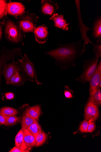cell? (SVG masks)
<instances>
[{
    "instance_id": "cell-24",
    "label": "cell",
    "mask_w": 101,
    "mask_h": 152,
    "mask_svg": "<svg viewBox=\"0 0 101 152\" xmlns=\"http://www.w3.org/2000/svg\"><path fill=\"white\" fill-rule=\"evenodd\" d=\"M34 136L42 131L37 121L26 128Z\"/></svg>"
},
{
    "instance_id": "cell-23",
    "label": "cell",
    "mask_w": 101,
    "mask_h": 152,
    "mask_svg": "<svg viewBox=\"0 0 101 152\" xmlns=\"http://www.w3.org/2000/svg\"><path fill=\"white\" fill-rule=\"evenodd\" d=\"M37 121L35 119L25 114L22 118V128L26 129Z\"/></svg>"
},
{
    "instance_id": "cell-16",
    "label": "cell",
    "mask_w": 101,
    "mask_h": 152,
    "mask_svg": "<svg viewBox=\"0 0 101 152\" xmlns=\"http://www.w3.org/2000/svg\"><path fill=\"white\" fill-rule=\"evenodd\" d=\"M26 80L23 74L18 73L14 75L10 78L8 85L19 86L23 85Z\"/></svg>"
},
{
    "instance_id": "cell-7",
    "label": "cell",
    "mask_w": 101,
    "mask_h": 152,
    "mask_svg": "<svg viewBox=\"0 0 101 152\" xmlns=\"http://www.w3.org/2000/svg\"><path fill=\"white\" fill-rule=\"evenodd\" d=\"M15 58L12 59L11 62L7 64L2 71L7 85L10 78L14 75L21 72V60L18 59V61H14Z\"/></svg>"
},
{
    "instance_id": "cell-1",
    "label": "cell",
    "mask_w": 101,
    "mask_h": 152,
    "mask_svg": "<svg viewBox=\"0 0 101 152\" xmlns=\"http://www.w3.org/2000/svg\"><path fill=\"white\" fill-rule=\"evenodd\" d=\"M81 41L71 43L58 45L56 49L45 52L44 54L55 60L54 65L59 66L62 70H68L76 67V61L85 54V48H83Z\"/></svg>"
},
{
    "instance_id": "cell-22",
    "label": "cell",
    "mask_w": 101,
    "mask_h": 152,
    "mask_svg": "<svg viewBox=\"0 0 101 152\" xmlns=\"http://www.w3.org/2000/svg\"><path fill=\"white\" fill-rule=\"evenodd\" d=\"M18 113L17 110L12 107H5L0 109V114L6 116H15Z\"/></svg>"
},
{
    "instance_id": "cell-8",
    "label": "cell",
    "mask_w": 101,
    "mask_h": 152,
    "mask_svg": "<svg viewBox=\"0 0 101 152\" xmlns=\"http://www.w3.org/2000/svg\"><path fill=\"white\" fill-rule=\"evenodd\" d=\"M75 4L76 5L78 20V26L79 27L80 30L81 35V41L84 40V42L83 47V48H84L86 45L89 44H92L93 46L94 45L92 43L86 35V32L91 29L89 28L86 26L84 24L82 20L81 17L80 4V1H75Z\"/></svg>"
},
{
    "instance_id": "cell-6",
    "label": "cell",
    "mask_w": 101,
    "mask_h": 152,
    "mask_svg": "<svg viewBox=\"0 0 101 152\" xmlns=\"http://www.w3.org/2000/svg\"><path fill=\"white\" fill-rule=\"evenodd\" d=\"M20 48H15L11 49H5L0 52V84L1 81L2 71L5 65L13 58H15L21 54Z\"/></svg>"
},
{
    "instance_id": "cell-29",
    "label": "cell",
    "mask_w": 101,
    "mask_h": 152,
    "mask_svg": "<svg viewBox=\"0 0 101 152\" xmlns=\"http://www.w3.org/2000/svg\"><path fill=\"white\" fill-rule=\"evenodd\" d=\"M89 121L84 120L81 123L79 128L80 131L82 133L87 132V129L89 125Z\"/></svg>"
},
{
    "instance_id": "cell-20",
    "label": "cell",
    "mask_w": 101,
    "mask_h": 152,
    "mask_svg": "<svg viewBox=\"0 0 101 152\" xmlns=\"http://www.w3.org/2000/svg\"><path fill=\"white\" fill-rule=\"evenodd\" d=\"M89 100L98 106L101 105V90L100 89L93 91L90 94Z\"/></svg>"
},
{
    "instance_id": "cell-26",
    "label": "cell",
    "mask_w": 101,
    "mask_h": 152,
    "mask_svg": "<svg viewBox=\"0 0 101 152\" xmlns=\"http://www.w3.org/2000/svg\"><path fill=\"white\" fill-rule=\"evenodd\" d=\"M20 120V118L15 116H6V121L5 126H10L14 125Z\"/></svg>"
},
{
    "instance_id": "cell-25",
    "label": "cell",
    "mask_w": 101,
    "mask_h": 152,
    "mask_svg": "<svg viewBox=\"0 0 101 152\" xmlns=\"http://www.w3.org/2000/svg\"><path fill=\"white\" fill-rule=\"evenodd\" d=\"M92 51L95 55V57L100 59L101 57V40L96 41L94 45Z\"/></svg>"
},
{
    "instance_id": "cell-9",
    "label": "cell",
    "mask_w": 101,
    "mask_h": 152,
    "mask_svg": "<svg viewBox=\"0 0 101 152\" xmlns=\"http://www.w3.org/2000/svg\"><path fill=\"white\" fill-rule=\"evenodd\" d=\"M99 112L98 106L89 101L84 109V120L90 122L95 121L99 118Z\"/></svg>"
},
{
    "instance_id": "cell-2",
    "label": "cell",
    "mask_w": 101,
    "mask_h": 152,
    "mask_svg": "<svg viewBox=\"0 0 101 152\" xmlns=\"http://www.w3.org/2000/svg\"><path fill=\"white\" fill-rule=\"evenodd\" d=\"M17 18L19 26L22 31L25 33L33 32L38 18L35 14L27 11Z\"/></svg>"
},
{
    "instance_id": "cell-11",
    "label": "cell",
    "mask_w": 101,
    "mask_h": 152,
    "mask_svg": "<svg viewBox=\"0 0 101 152\" xmlns=\"http://www.w3.org/2000/svg\"><path fill=\"white\" fill-rule=\"evenodd\" d=\"M7 13L13 16H20L25 12L24 6L19 2H10L6 4Z\"/></svg>"
},
{
    "instance_id": "cell-30",
    "label": "cell",
    "mask_w": 101,
    "mask_h": 152,
    "mask_svg": "<svg viewBox=\"0 0 101 152\" xmlns=\"http://www.w3.org/2000/svg\"><path fill=\"white\" fill-rule=\"evenodd\" d=\"M96 125L94 121H91L89 122V125L87 129V132L91 133L95 129Z\"/></svg>"
},
{
    "instance_id": "cell-5",
    "label": "cell",
    "mask_w": 101,
    "mask_h": 152,
    "mask_svg": "<svg viewBox=\"0 0 101 152\" xmlns=\"http://www.w3.org/2000/svg\"><path fill=\"white\" fill-rule=\"evenodd\" d=\"M21 30L15 23L10 20H8L6 25L5 35L11 42L17 43L22 40L23 35Z\"/></svg>"
},
{
    "instance_id": "cell-12",
    "label": "cell",
    "mask_w": 101,
    "mask_h": 152,
    "mask_svg": "<svg viewBox=\"0 0 101 152\" xmlns=\"http://www.w3.org/2000/svg\"><path fill=\"white\" fill-rule=\"evenodd\" d=\"M101 80V61L98 63L96 70L91 78L90 82L89 93L100 88L99 84Z\"/></svg>"
},
{
    "instance_id": "cell-18",
    "label": "cell",
    "mask_w": 101,
    "mask_h": 152,
    "mask_svg": "<svg viewBox=\"0 0 101 152\" xmlns=\"http://www.w3.org/2000/svg\"><path fill=\"white\" fill-rule=\"evenodd\" d=\"M41 113V106L36 105L28 107L26 110L25 114L29 116L38 121Z\"/></svg>"
},
{
    "instance_id": "cell-14",
    "label": "cell",
    "mask_w": 101,
    "mask_h": 152,
    "mask_svg": "<svg viewBox=\"0 0 101 152\" xmlns=\"http://www.w3.org/2000/svg\"><path fill=\"white\" fill-rule=\"evenodd\" d=\"M54 22V26L57 28H60L64 31H68L69 29V23L67 22L64 18V15H59L57 13H54L50 18Z\"/></svg>"
},
{
    "instance_id": "cell-15",
    "label": "cell",
    "mask_w": 101,
    "mask_h": 152,
    "mask_svg": "<svg viewBox=\"0 0 101 152\" xmlns=\"http://www.w3.org/2000/svg\"><path fill=\"white\" fill-rule=\"evenodd\" d=\"M92 36L96 41L101 40V17H96L93 24L92 28Z\"/></svg>"
},
{
    "instance_id": "cell-13",
    "label": "cell",
    "mask_w": 101,
    "mask_h": 152,
    "mask_svg": "<svg viewBox=\"0 0 101 152\" xmlns=\"http://www.w3.org/2000/svg\"><path fill=\"white\" fill-rule=\"evenodd\" d=\"M42 12L46 15L52 16L59 9L57 3L48 0H42L41 1Z\"/></svg>"
},
{
    "instance_id": "cell-4",
    "label": "cell",
    "mask_w": 101,
    "mask_h": 152,
    "mask_svg": "<svg viewBox=\"0 0 101 152\" xmlns=\"http://www.w3.org/2000/svg\"><path fill=\"white\" fill-rule=\"evenodd\" d=\"M21 72L25 77L27 80L36 83L38 85L42 84L38 80L35 66L29 59L25 53L22 56Z\"/></svg>"
},
{
    "instance_id": "cell-34",
    "label": "cell",
    "mask_w": 101,
    "mask_h": 152,
    "mask_svg": "<svg viewBox=\"0 0 101 152\" xmlns=\"http://www.w3.org/2000/svg\"><path fill=\"white\" fill-rule=\"evenodd\" d=\"M2 27L1 25H0V40H1V37L2 36Z\"/></svg>"
},
{
    "instance_id": "cell-3",
    "label": "cell",
    "mask_w": 101,
    "mask_h": 152,
    "mask_svg": "<svg viewBox=\"0 0 101 152\" xmlns=\"http://www.w3.org/2000/svg\"><path fill=\"white\" fill-rule=\"evenodd\" d=\"M100 59L95 57L85 60L83 66V72L76 80L83 84L89 82L96 70Z\"/></svg>"
},
{
    "instance_id": "cell-31",
    "label": "cell",
    "mask_w": 101,
    "mask_h": 152,
    "mask_svg": "<svg viewBox=\"0 0 101 152\" xmlns=\"http://www.w3.org/2000/svg\"><path fill=\"white\" fill-rule=\"evenodd\" d=\"M30 150H26L21 149L20 148L15 147L9 151V152H28Z\"/></svg>"
},
{
    "instance_id": "cell-32",
    "label": "cell",
    "mask_w": 101,
    "mask_h": 152,
    "mask_svg": "<svg viewBox=\"0 0 101 152\" xmlns=\"http://www.w3.org/2000/svg\"><path fill=\"white\" fill-rule=\"evenodd\" d=\"M6 98L8 100H12L14 97V94L12 92H8L5 94Z\"/></svg>"
},
{
    "instance_id": "cell-27",
    "label": "cell",
    "mask_w": 101,
    "mask_h": 152,
    "mask_svg": "<svg viewBox=\"0 0 101 152\" xmlns=\"http://www.w3.org/2000/svg\"><path fill=\"white\" fill-rule=\"evenodd\" d=\"M6 4L5 1L0 0V19L3 18L6 15Z\"/></svg>"
},
{
    "instance_id": "cell-19",
    "label": "cell",
    "mask_w": 101,
    "mask_h": 152,
    "mask_svg": "<svg viewBox=\"0 0 101 152\" xmlns=\"http://www.w3.org/2000/svg\"><path fill=\"white\" fill-rule=\"evenodd\" d=\"M16 147L26 150H30L31 148H28L25 144L23 138V132L22 129L18 132L15 139Z\"/></svg>"
},
{
    "instance_id": "cell-28",
    "label": "cell",
    "mask_w": 101,
    "mask_h": 152,
    "mask_svg": "<svg viewBox=\"0 0 101 152\" xmlns=\"http://www.w3.org/2000/svg\"><path fill=\"white\" fill-rule=\"evenodd\" d=\"M74 91L70 89L69 87L65 86L64 90V93L65 97L67 99L73 98L74 97Z\"/></svg>"
},
{
    "instance_id": "cell-10",
    "label": "cell",
    "mask_w": 101,
    "mask_h": 152,
    "mask_svg": "<svg viewBox=\"0 0 101 152\" xmlns=\"http://www.w3.org/2000/svg\"><path fill=\"white\" fill-rule=\"evenodd\" d=\"M36 42L40 44L46 43L48 39L49 32L48 27L44 25L36 26L33 30Z\"/></svg>"
},
{
    "instance_id": "cell-17",
    "label": "cell",
    "mask_w": 101,
    "mask_h": 152,
    "mask_svg": "<svg viewBox=\"0 0 101 152\" xmlns=\"http://www.w3.org/2000/svg\"><path fill=\"white\" fill-rule=\"evenodd\" d=\"M23 132L24 142L28 148H31L35 146L36 142L34 136L26 128H22Z\"/></svg>"
},
{
    "instance_id": "cell-21",
    "label": "cell",
    "mask_w": 101,
    "mask_h": 152,
    "mask_svg": "<svg viewBox=\"0 0 101 152\" xmlns=\"http://www.w3.org/2000/svg\"><path fill=\"white\" fill-rule=\"evenodd\" d=\"M36 142V147H38L42 145L46 141L47 135L44 132H40L34 136Z\"/></svg>"
},
{
    "instance_id": "cell-33",
    "label": "cell",
    "mask_w": 101,
    "mask_h": 152,
    "mask_svg": "<svg viewBox=\"0 0 101 152\" xmlns=\"http://www.w3.org/2000/svg\"><path fill=\"white\" fill-rule=\"evenodd\" d=\"M6 121V116L0 114V125H5Z\"/></svg>"
}]
</instances>
